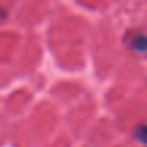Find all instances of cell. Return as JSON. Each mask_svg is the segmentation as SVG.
<instances>
[{
	"label": "cell",
	"instance_id": "6da1fadb",
	"mask_svg": "<svg viewBox=\"0 0 147 147\" xmlns=\"http://www.w3.org/2000/svg\"><path fill=\"white\" fill-rule=\"evenodd\" d=\"M128 46L131 51L144 54L147 52V33L146 32H131L128 36Z\"/></svg>",
	"mask_w": 147,
	"mask_h": 147
},
{
	"label": "cell",
	"instance_id": "7a4b0ae2",
	"mask_svg": "<svg viewBox=\"0 0 147 147\" xmlns=\"http://www.w3.org/2000/svg\"><path fill=\"white\" fill-rule=\"evenodd\" d=\"M134 138H136V139L139 141L141 144L147 146V123L139 125V127L134 130Z\"/></svg>",
	"mask_w": 147,
	"mask_h": 147
}]
</instances>
